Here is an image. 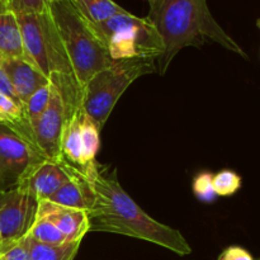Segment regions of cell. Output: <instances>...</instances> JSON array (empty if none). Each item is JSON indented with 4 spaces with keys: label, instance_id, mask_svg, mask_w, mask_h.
<instances>
[{
    "label": "cell",
    "instance_id": "16",
    "mask_svg": "<svg viewBox=\"0 0 260 260\" xmlns=\"http://www.w3.org/2000/svg\"><path fill=\"white\" fill-rule=\"evenodd\" d=\"M0 123L9 127L36 146L32 126L25 113V107L2 93H0Z\"/></svg>",
    "mask_w": 260,
    "mask_h": 260
},
{
    "label": "cell",
    "instance_id": "27",
    "mask_svg": "<svg viewBox=\"0 0 260 260\" xmlns=\"http://www.w3.org/2000/svg\"><path fill=\"white\" fill-rule=\"evenodd\" d=\"M217 260H254L249 251L240 246H230L220 254Z\"/></svg>",
    "mask_w": 260,
    "mask_h": 260
},
{
    "label": "cell",
    "instance_id": "13",
    "mask_svg": "<svg viewBox=\"0 0 260 260\" xmlns=\"http://www.w3.org/2000/svg\"><path fill=\"white\" fill-rule=\"evenodd\" d=\"M89 168V167H88ZM88 168L74 175L47 201L63 207L83 210L88 212L94 202V192L88 175Z\"/></svg>",
    "mask_w": 260,
    "mask_h": 260
},
{
    "label": "cell",
    "instance_id": "29",
    "mask_svg": "<svg viewBox=\"0 0 260 260\" xmlns=\"http://www.w3.org/2000/svg\"><path fill=\"white\" fill-rule=\"evenodd\" d=\"M147 2H149L150 5H151V4H154V3H156L157 0H147Z\"/></svg>",
    "mask_w": 260,
    "mask_h": 260
},
{
    "label": "cell",
    "instance_id": "18",
    "mask_svg": "<svg viewBox=\"0 0 260 260\" xmlns=\"http://www.w3.org/2000/svg\"><path fill=\"white\" fill-rule=\"evenodd\" d=\"M27 241L32 260H74L81 244V241H74L58 246L45 245L33 240L28 234Z\"/></svg>",
    "mask_w": 260,
    "mask_h": 260
},
{
    "label": "cell",
    "instance_id": "7",
    "mask_svg": "<svg viewBox=\"0 0 260 260\" xmlns=\"http://www.w3.org/2000/svg\"><path fill=\"white\" fill-rule=\"evenodd\" d=\"M47 157L33 144L0 123V192L13 189L25 173Z\"/></svg>",
    "mask_w": 260,
    "mask_h": 260
},
{
    "label": "cell",
    "instance_id": "21",
    "mask_svg": "<svg viewBox=\"0 0 260 260\" xmlns=\"http://www.w3.org/2000/svg\"><path fill=\"white\" fill-rule=\"evenodd\" d=\"M52 90L53 85L50 83L38 89L37 91H35L27 101L24 107L30 126H33L38 121V118L42 116V113L48 107L51 101V95H52Z\"/></svg>",
    "mask_w": 260,
    "mask_h": 260
},
{
    "label": "cell",
    "instance_id": "22",
    "mask_svg": "<svg viewBox=\"0 0 260 260\" xmlns=\"http://www.w3.org/2000/svg\"><path fill=\"white\" fill-rule=\"evenodd\" d=\"M213 187L217 196H233L240 189L241 178L233 170H221L213 175Z\"/></svg>",
    "mask_w": 260,
    "mask_h": 260
},
{
    "label": "cell",
    "instance_id": "12",
    "mask_svg": "<svg viewBox=\"0 0 260 260\" xmlns=\"http://www.w3.org/2000/svg\"><path fill=\"white\" fill-rule=\"evenodd\" d=\"M2 65L12 81L18 98L24 106L35 91L50 84V80L27 58L2 60Z\"/></svg>",
    "mask_w": 260,
    "mask_h": 260
},
{
    "label": "cell",
    "instance_id": "35",
    "mask_svg": "<svg viewBox=\"0 0 260 260\" xmlns=\"http://www.w3.org/2000/svg\"><path fill=\"white\" fill-rule=\"evenodd\" d=\"M259 260H260V259H259Z\"/></svg>",
    "mask_w": 260,
    "mask_h": 260
},
{
    "label": "cell",
    "instance_id": "17",
    "mask_svg": "<svg viewBox=\"0 0 260 260\" xmlns=\"http://www.w3.org/2000/svg\"><path fill=\"white\" fill-rule=\"evenodd\" d=\"M79 13L91 24H98L127 10L113 0H70Z\"/></svg>",
    "mask_w": 260,
    "mask_h": 260
},
{
    "label": "cell",
    "instance_id": "15",
    "mask_svg": "<svg viewBox=\"0 0 260 260\" xmlns=\"http://www.w3.org/2000/svg\"><path fill=\"white\" fill-rule=\"evenodd\" d=\"M83 109H79L75 113L71 114L66 118L65 128L62 134V141H61V156L73 164L74 167L81 170H85L83 160V144H81V117H83Z\"/></svg>",
    "mask_w": 260,
    "mask_h": 260
},
{
    "label": "cell",
    "instance_id": "26",
    "mask_svg": "<svg viewBox=\"0 0 260 260\" xmlns=\"http://www.w3.org/2000/svg\"><path fill=\"white\" fill-rule=\"evenodd\" d=\"M0 93L9 96V98H12L13 101L18 102V103H22V102L19 101V98H18L14 88H13V84L12 81H10L9 76H8V74L5 73L4 68H3L2 61H0ZM23 106H24V104H23Z\"/></svg>",
    "mask_w": 260,
    "mask_h": 260
},
{
    "label": "cell",
    "instance_id": "11",
    "mask_svg": "<svg viewBox=\"0 0 260 260\" xmlns=\"http://www.w3.org/2000/svg\"><path fill=\"white\" fill-rule=\"evenodd\" d=\"M36 215L50 220L66 238L69 243L81 241L89 233L88 212L83 210L63 207L50 201H40Z\"/></svg>",
    "mask_w": 260,
    "mask_h": 260
},
{
    "label": "cell",
    "instance_id": "10",
    "mask_svg": "<svg viewBox=\"0 0 260 260\" xmlns=\"http://www.w3.org/2000/svg\"><path fill=\"white\" fill-rule=\"evenodd\" d=\"M65 122V106L58 91L53 88L50 104L32 126L36 146L47 159L57 160L61 157V141Z\"/></svg>",
    "mask_w": 260,
    "mask_h": 260
},
{
    "label": "cell",
    "instance_id": "20",
    "mask_svg": "<svg viewBox=\"0 0 260 260\" xmlns=\"http://www.w3.org/2000/svg\"><path fill=\"white\" fill-rule=\"evenodd\" d=\"M99 129L88 116L83 113L81 117V144H83V160L86 168L95 162V156L99 151Z\"/></svg>",
    "mask_w": 260,
    "mask_h": 260
},
{
    "label": "cell",
    "instance_id": "1",
    "mask_svg": "<svg viewBox=\"0 0 260 260\" xmlns=\"http://www.w3.org/2000/svg\"><path fill=\"white\" fill-rule=\"evenodd\" d=\"M88 175L94 202L88 211L89 231L119 234L156 244L178 255H189L192 248L180 231L147 215L122 188L116 170L98 162L89 165Z\"/></svg>",
    "mask_w": 260,
    "mask_h": 260
},
{
    "label": "cell",
    "instance_id": "8",
    "mask_svg": "<svg viewBox=\"0 0 260 260\" xmlns=\"http://www.w3.org/2000/svg\"><path fill=\"white\" fill-rule=\"evenodd\" d=\"M37 206L38 201L17 187L0 192V254L27 235L35 221Z\"/></svg>",
    "mask_w": 260,
    "mask_h": 260
},
{
    "label": "cell",
    "instance_id": "5",
    "mask_svg": "<svg viewBox=\"0 0 260 260\" xmlns=\"http://www.w3.org/2000/svg\"><path fill=\"white\" fill-rule=\"evenodd\" d=\"M156 58L117 60L96 73L81 93V109L101 131L122 94L137 78L154 73Z\"/></svg>",
    "mask_w": 260,
    "mask_h": 260
},
{
    "label": "cell",
    "instance_id": "3",
    "mask_svg": "<svg viewBox=\"0 0 260 260\" xmlns=\"http://www.w3.org/2000/svg\"><path fill=\"white\" fill-rule=\"evenodd\" d=\"M25 58L32 62L53 88L65 106L66 118L81 109V90L66 53L60 33L48 9L38 14H17Z\"/></svg>",
    "mask_w": 260,
    "mask_h": 260
},
{
    "label": "cell",
    "instance_id": "19",
    "mask_svg": "<svg viewBox=\"0 0 260 260\" xmlns=\"http://www.w3.org/2000/svg\"><path fill=\"white\" fill-rule=\"evenodd\" d=\"M28 235L33 240L45 244V245L58 246L69 243L63 234L50 220L38 215H36L35 221L28 231Z\"/></svg>",
    "mask_w": 260,
    "mask_h": 260
},
{
    "label": "cell",
    "instance_id": "24",
    "mask_svg": "<svg viewBox=\"0 0 260 260\" xmlns=\"http://www.w3.org/2000/svg\"><path fill=\"white\" fill-rule=\"evenodd\" d=\"M193 192L201 202H213L218 197L213 187V175L208 172L200 173L193 180Z\"/></svg>",
    "mask_w": 260,
    "mask_h": 260
},
{
    "label": "cell",
    "instance_id": "28",
    "mask_svg": "<svg viewBox=\"0 0 260 260\" xmlns=\"http://www.w3.org/2000/svg\"><path fill=\"white\" fill-rule=\"evenodd\" d=\"M48 4H51V3H56V2H61V0H47Z\"/></svg>",
    "mask_w": 260,
    "mask_h": 260
},
{
    "label": "cell",
    "instance_id": "6",
    "mask_svg": "<svg viewBox=\"0 0 260 260\" xmlns=\"http://www.w3.org/2000/svg\"><path fill=\"white\" fill-rule=\"evenodd\" d=\"M91 27L114 61L140 57L157 60L164 53V43L147 17L126 12Z\"/></svg>",
    "mask_w": 260,
    "mask_h": 260
},
{
    "label": "cell",
    "instance_id": "23",
    "mask_svg": "<svg viewBox=\"0 0 260 260\" xmlns=\"http://www.w3.org/2000/svg\"><path fill=\"white\" fill-rule=\"evenodd\" d=\"M2 9L10 10L15 14H38L48 9L47 0H0Z\"/></svg>",
    "mask_w": 260,
    "mask_h": 260
},
{
    "label": "cell",
    "instance_id": "2",
    "mask_svg": "<svg viewBox=\"0 0 260 260\" xmlns=\"http://www.w3.org/2000/svg\"><path fill=\"white\" fill-rule=\"evenodd\" d=\"M164 43L159 57L160 74H165L174 56L188 46L215 41L228 50L245 56L240 46L223 30L208 8L207 0H157L147 14Z\"/></svg>",
    "mask_w": 260,
    "mask_h": 260
},
{
    "label": "cell",
    "instance_id": "33",
    "mask_svg": "<svg viewBox=\"0 0 260 260\" xmlns=\"http://www.w3.org/2000/svg\"><path fill=\"white\" fill-rule=\"evenodd\" d=\"M259 25H260V22H259Z\"/></svg>",
    "mask_w": 260,
    "mask_h": 260
},
{
    "label": "cell",
    "instance_id": "34",
    "mask_svg": "<svg viewBox=\"0 0 260 260\" xmlns=\"http://www.w3.org/2000/svg\"><path fill=\"white\" fill-rule=\"evenodd\" d=\"M0 260H2V258H0Z\"/></svg>",
    "mask_w": 260,
    "mask_h": 260
},
{
    "label": "cell",
    "instance_id": "30",
    "mask_svg": "<svg viewBox=\"0 0 260 260\" xmlns=\"http://www.w3.org/2000/svg\"><path fill=\"white\" fill-rule=\"evenodd\" d=\"M2 243H3V239H2V233H0V246H2Z\"/></svg>",
    "mask_w": 260,
    "mask_h": 260
},
{
    "label": "cell",
    "instance_id": "32",
    "mask_svg": "<svg viewBox=\"0 0 260 260\" xmlns=\"http://www.w3.org/2000/svg\"><path fill=\"white\" fill-rule=\"evenodd\" d=\"M3 60V58H2V56H0V61H2Z\"/></svg>",
    "mask_w": 260,
    "mask_h": 260
},
{
    "label": "cell",
    "instance_id": "25",
    "mask_svg": "<svg viewBox=\"0 0 260 260\" xmlns=\"http://www.w3.org/2000/svg\"><path fill=\"white\" fill-rule=\"evenodd\" d=\"M2 260H32L30 258L29 246H28L27 235L19 240L18 243L13 244L8 249H5L2 254H0Z\"/></svg>",
    "mask_w": 260,
    "mask_h": 260
},
{
    "label": "cell",
    "instance_id": "31",
    "mask_svg": "<svg viewBox=\"0 0 260 260\" xmlns=\"http://www.w3.org/2000/svg\"><path fill=\"white\" fill-rule=\"evenodd\" d=\"M0 9H2V2H0Z\"/></svg>",
    "mask_w": 260,
    "mask_h": 260
},
{
    "label": "cell",
    "instance_id": "4",
    "mask_svg": "<svg viewBox=\"0 0 260 260\" xmlns=\"http://www.w3.org/2000/svg\"><path fill=\"white\" fill-rule=\"evenodd\" d=\"M50 13L81 90L96 73L113 65L108 48L70 0L51 3Z\"/></svg>",
    "mask_w": 260,
    "mask_h": 260
},
{
    "label": "cell",
    "instance_id": "9",
    "mask_svg": "<svg viewBox=\"0 0 260 260\" xmlns=\"http://www.w3.org/2000/svg\"><path fill=\"white\" fill-rule=\"evenodd\" d=\"M80 172L84 170L74 167L62 156L57 160L43 159L25 173L17 188L24 190L40 202L48 200Z\"/></svg>",
    "mask_w": 260,
    "mask_h": 260
},
{
    "label": "cell",
    "instance_id": "14",
    "mask_svg": "<svg viewBox=\"0 0 260 260\" xmlns=\"http://www.w3.org/2000/svg\"><path fill=\"white\" fill-rule=\"evenodd\" d=\"M0 56L3 60L25 58L17 14L7 9H0Z\"/></svg>",
    "mask_w": 260,
    "mask_h": 260
}]
</instances>
